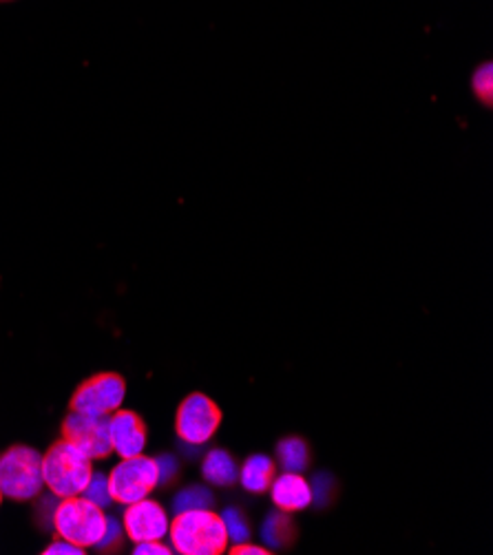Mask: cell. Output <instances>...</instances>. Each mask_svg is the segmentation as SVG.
I'll use <instances>...</instances> for the list:
<instances>
[{"mask_svg": "<svg viewBox=\"0 0 493 555\" xmlns=\"http://www.w3.org/2000/svg\"><path fill=\"white\" fill-rule=\"evenodd\" d=\"M233 555H268L270 551L265 546H257V544H250V542H242V544H235Z\"/></svg>", "mask_w": 493, "mask_h": 555, "instance_id": "cell-25", "label": "cell"}, {"mask_svg": "<svg viewBox=\"0 0 493 555\" xmlns=\"http://www.w3.org/2000/svg\"><path fill=\"white\" fill-rule=\"evenodd\" d=\"M202 474L215 487H231L239 478V467L226 450H212L202 463Z\"/></svg>", "mask_w": 493, "mask_h": 555, "instance_id": "cell-12", "label": "cell"}, {"mask_svg": "<svg viewBox=\"0 0 493 555\" xmlns=\"http://www.w3.org/2000/svg\"><path fill=\"white\" fill-rule=\"evenodd\" d=\"M63 440L91 461L106 459L114 452L112 436H108V416H93L72 410L63 423Z\"/></svg>", "mask_w": 493, "mask_h": 555, "instance_id": "cell-7", "label": "cell"}, {"mask_svg": "<svg viewBox=\"0 0 493 555\" xmlns=\"http://www.w3.org/2000/svg\"><path fill=\"white\" fill-rule=\"evenodd\" d=\"M42 553L44 555H82L85 548L74 544V542H69V540H65V538H59L56 542L49 544Z\"/></svg>", "mask_w": 493, "mask_h": 555, "instance_id": "cell-22", "label": "cell"}, {"mask_svg": "<svg viewBox=\"0 0 493 555\" xmlns=\"http://www.w3.org/2000/svg\"><path fill=\"white\" fill-rule=\"evenodd\" d=\"M310 489H312V505L325 507L335 493V478L330 474H316L314 480L310 482Z\"/></svg>", "mask_w": 493, "mask_h": 555, "instance_id": "cell-20", "label": "cell"}, {"mask_svg": "<svg viewBox=\"0 0 493 555\" xmlns=\"http://www.w3.org/2000/svg\"><path fill=\"white\" fill-rule=\"evenodd\" d=\"M0 501H3V493H0Z\"/></svg>", "mask_w": 493, "mask_h": 555, "instance_id": "cell-27", "label": "cell"}, {"mask_svg": "<svg viewBox=\"0 0 493 555\" xmlns=\"http://www.w3.org/2000/svg\"><path fill=\"white\" fill-rule=\"evenodd\" d=\"M44 487L42 456L27 448L14 446L0 454V493L12 501H31Z\"/></svg>", "mask_w": 493, "mask_h": 555, "instance_id": "cell-4", "label": "cell"}, {"mask_svg": "<svg viewBox=\"0 0 493 555\" xmlns=\"http://www.w3.org/2000/svg\"><path fill=\"white\" fill-rule=\"evenodd\" d=\"M159 485V469L157 461L144 454L122 459L116 469L108 476V489L112 498L120 505H131L146 498Z\"/></svg>", "mask_w": 493, "mask_h": 555, "instance_id": "cell-5", "label": "cell"}, {"mask_svg": "<svg viewBox=\"0 0 493 555\" xmlns=\"http://www.w3.org/2000/svg\"><path fill=\"white\" fill-rule=\"evenodd\" d=\"M242 487L250 493H263L268 491L270 482L275 480V461L263 456V454H255L250 456L242 469H239V478Z\"/></svg>", "mask_w": 493, "mask_h": 555, "instance_id": "cell-13", "label": "cell"}, {"mask_svg": "<svg viewBox=\"0 0 493 555\" xmlns=\"http://www.w3.org/2000/svg\"><path fill=\"white\" fill-rule=\"evenodd\" d=\"M169 535L171 546L182 555H219L229 548L222 516H215L210 509L176 514Z\"/></svg>", "mask_w": 493, "mask_h": 555, "instance_id": "cell-1", "label": "cell"}, {"mask_svg": "<svg viewBox=\"0 0 493 555\" xmlns=\"http://www.w3.org/2000/svg\"><path fill=\"white\" fill-rule=\"evenodd\" d=\"M215 503V498L210 493L208 487L204 485H193L186 487L178 493L176 503H173V512L176 514H184V512H197V509H210Z\"/></svg>", "mask_w": 493, "mask_h": 555, "instance_id": "cell-16", "label": "cell"}, {"mask_svg": "<svg viewBox=\"0 0 493 555\" xmlns=\"http://www.w3.org/2000/svg\"><path fill=\"white\" fill-rule=\"evenodd\" d=\"M261 538L268 548H284L295 540V525L286 512L270 514L261 525Z\"/></svg>", "mask_w": 493, "mask_h": 555, "instance_id": "cell-14", "label": "cell"}, {"mask_svg": "<svg viewBox=\"0 0 493 555\" xmlns=\"http://www.w3.org/2000/svg\"><path fill=\"white\" fill-rule=\"evenodd\" d=\"M125 395L127 383L122 376L114 372H102L78 387L72 399V410L93 416H112L122 408Z\"/></svg>", "mask_w": 493, "mask_h": 555, "instance_id": "cell-6", "label": "cell"}, {"mask_svg": "<svg viewBox=\"0 0 493 555\" xmlns=\"http://www.w3.org/2000/svg\"><path fill=\"white\" fill-rule=\"evenodd\" d=\"M0 3H10V0H0Z\"/></svg>", "mask_w": 493, "mask_h": 555, "instance_id": "cell-26", "label": "cell"}, {"mask_svg": "<svg viewBox=\"0 0 493 555\" xmlns=\"http://www.w3.org/2000/svg\"><path fill=\"white\" fill-rule=\"evenodd\" d=\"M473 93L478 100H482L486 106L493 102V67L491 63H484L473 74Z\"/></svg>", "mask_w": 493, "mask_h": 555, "instance_id": "cell-19", "label": "cell"}, {"mask_svg": "<svg viewBox=\"0 0 493 555\" xmlns=\"http://www.w3.org/2000/svg\"><path fill=\"white\" fill-rule=\"evenodd\" d=\"M104 512L82 495L63 498V503L53 512V529L56 533L82 548L98 546L106 529Z\"/></svg>", "mask_w": 493, "mask_h": 555, "instance_id": "cell-3", "label": "cell"}, {"mask_svg": "<svg viewBox=\"0 0 493 555\" xmlns=\"http://www.w3.org/2000/svg\"><path fill=\"white\" fill-rule=\"evenodd\" d=\"M157 461V469H159V482H171L178 474V461L173 456H159Z\"/></svg>", "mask_w": 493, "mask_h": 555, "instance_id": "cell-24", "label": "cell"}, {"mask_svg": "<svg viewBox=\"0 0 493 555\" xmlns=\"http://www.w3.org/2000/svg\"><path fill=\"white\" fill-rule=\"evenodd\" d=\"M108 436H112V448L120 459L144 454L146 427L135 412L118 410L108 416Z\"/></svg>", "mask_w": 493, "mask_h": 555, "instance_id": "cell-10", "label": "cell"}, {"mask_svg": "<svg viewBox=\"0 0 493 555\" xmlns=\"http://www.w3.org/2000/svg\"><path fill=\"white\" fill-rule=\"evenodd\" d=\"M133 553L135 555H171L173 546L164 544L161 540H148V542H138Z\"/></svg>", "mask_w": 493, "mask_h": 555, "instance_id": "cell-23", "label": "cell"}, {"mask_svg": "<svg viewBox=\"0 0 493 555\" xmlns=\"http://www.w3.org/2000/svg\"><path fill=\"white\" fill-rule=\"evenodd\" d=\"M270 498L280 512L295 514L303 512L312 505V489L310 482L295 472H284L282 476H275L270 482Z\"/></svg>", "mask_w": 493, "mask_h": 555, "instance_id": "cell-11", "label": "cell"}, {"mask_svg": "<svg viewBox=\"0 0 493 555\" xmlns=\"http://www.w3.org/2000/svg\"><path fill=\"white\" fill-rule=\"evenodd\" d=\"M219 423H222V410H219L217 403L210 401L206 395L195 392L182 401L178 410L176 429L184 442L199 448L206 446L215 436Z\"/></svg>", "mask_w": 493, "mask_h": 555, "instance_id": "cell-8", "label": "cell"}, {"mask_svg": "<svg viewBox=\"0 0 493 555\" xmlns=\"http://www.w3.org/2000/svg\"><path fill=\"white\" fill-rule=\"evenodd\" d=\"M120 538H122V527L118 525V520L106 518V529H104V535H102L98 548H108V551H112V548L118 546Z\"/></svg>", "mask_w": 493, "mask_h": 555, "instance_id": "cell-21", "label": "cell"}, {"mask_svg": "<svg viewBox=\"0 0 493 555\" xmlns=\"http://www.w3.org/2000/svg\"><path fill=\"white\" fill-rule=\"evenodd\" d=\"M277 463L282 465L284 472H295V474H303L310 465V450L308 442L303 438L290 436L284 438L277 448Z\"/></svg>", "mask_w": 493, "mask_h": 555, "instance_id": "cell-15", "label": "cell"}, {"mask_svg": "<svg viewBox=\"0 0 493 555\" xmlns=\"http://www.w3.org/2000/svg\"><path fill=\"white\" fill-rule=\"evenodd\" d=\"M91 474V459L69 446L67 440L51 446V450L42 456V480L49 491L59 498L80 495Z\"/></svg>", "mask_w": 493, "mask_h": 555, "instance_id": "cell-2", "label": "cell"}, {"mask_svg": "<svg viewBox=\"0 0 493 555\" xmlns=\"http://www.w3.org/2000/svg\"><path fill=\"white\" fill-rule=\"evenodd\" d=\"M171 520L164 507L151 498H142L138 503L127 505L125 512V533L138 544L148 540H164L169 535Z\"/></svg>", "mask_w": 493, "mask_h": 555, "instance_id": "cell-9", "label": "cell"}, {"mask_svg": "<svg viewBox=\"0 0 493 555\" xmlns=\"http://www.w3.org/2000/svg\"><path fill=\"white\" fill-rule=\"evenodd\" d=\"M82 498H87V501H91L93 505H98L100 509L108 507L114 503L112 498V489H108V478L102 476V474H91L85 491L80 493Z\"/></svg>", "mask_w": 493, "mask_h": 555, "instance_id": "cell-17", "label": "cell"}, {"mask_svg": "<svg viewBox=\"0 0 493 555\" xmlns=\"http://www.w3.org/2000/svg\"><path fill=\"white\" fill-rule=\"evenodd\" d=\"M222 522L226 527V533H229V542L233 544H242V542H248L250 540V527L244 518V514L235 507H229L224 514H222Z\"/></svg>", "mask_w": 493, "mask_h": 555, "instance_id": "cell-18", "label": "cell"}]
</instances>
